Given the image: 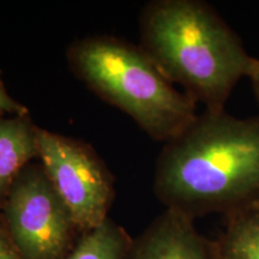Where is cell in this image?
I'll list each match as a JSON object with an SVG mask.
<instances>
[{
    "label": "cell",
    "instance_id": "52a82bcc",
    "mask_svg": "<svg viewBox=\"0 0 259 259\" xmlns=\"http://www.w3.org/2000/svg\"><path fill=\"white\" fill-rule=\"evenodd\" d=\"M37 130L29 114H0V210L21 170L38 158Z\"/></svg>",
    "mask_w": 259,
    "mask_h": 259
},
{
    "label": "cell",
    "instance_id": "5b68a950",
    "mask_svg": "<svg viewBox=\"0 0 259 259\" xmlns=\"http://www.w3.org/2000/svg\"><path fill=\"white\" fill-rule=\"evenodd\" d=\"M37 148L40 163L80 233L102 225L114 200V178L92 145L38 127Z\"/></svg>",
    "mask_w": 259,
    "mask_h": 259
},
{
    "label": "cell",
    "instance_id": "3957f363",
    "mask_svg": "<svg viewBox=\"0 0 259 259\" xmlns=\"http://www.w3.org/2000/svg\"><path fill=\"white\" fill-rule=\"evenodd\" d=\"M66 58L77 78L154 141L167 143L198 116L197 103L174 88L139 46L96 35L72 42Z\"/></svg>",
    "mask_w": 259,
    "mask_h": 259
},
{
    "label": "cell",
    "instance_id": "7c38bea8",
    "mask_svg": "<svg viewBox=\"0 0 259 259\" xmlns=\"http://www.w3.org/2000/svg\"><path fill=\"white\" fill-rule=\"evenodd\" d=\"M247 78H250L251 80L252 89H253L255 100H257V103L259 106V59H255L254 58V61L253 64H252V67Z\"/></svg>",
    "mask_w": 259,
    "mask_h": 259
},
{
    "label": "cell",
    "instance_id": "277c9868",
    "mask_svg": "<svg viewBox=\"0 0 259 259\" xmlns=\"http://www.w3.org/2000/svg\"><path fill=\"white\" fill-rule=\"evenodd\" d=\"M0 211L23 259H65L82 235L41 163L21 170Z\"/></svg>",
    "mask_w": 259,
    "mask_h": 259
},
{
    "label": "cell",
    "instance_id": "30bf717a",
    "mask_svg": "<svg viewBox=\"0 0 259 259\" xmlns=\"http://www.w3.org/2000/svg\"><path fill=\"white\" fill-rule=\"evenodd\" d=\"M6 113L11 115H25L29 114V109L27 106L22 105L10 95L0 72V114H6Z\"/></svg>",
    "mask_w": 259,
    "mask_h": 259
},
{
    "label": "cell",
    "instance_id": "7a4b0ae2",
    "mask_svg": "<svg viewBox=\"0 0 259 259\" xmlns=\"http://www.w3.org/2000/svg\"><path fill=\"white\" fill-rule=\"evenodd\" d=\"M138 46L171 84L208 112L225 111L254 58L216 10L202 0H154L139 18Z\"/></svg>",
    "mask_w": 259,
    "mask_h": 259
},
{
    "label": "cell",
    "instance_id": "ba28073f",
    "mask_svg": "<svg viewBox=\"0 0 259 259\" xmlns=\"http://www.w3.org/2000/svg\"><path fill=\"white\" fill-rule=\"evenodd\" d=\"M215 244L220 259H259V202L225 216Z\"/></svg>",
    "mask_w": 259,
    "mask_h": 259
},
{
    "label": "cell",
    "instance_id": "8fae6325",
    "mask_svg": "<svg viewBox=\"0 0 259 259\" xmlns=\"http://www.w3.org/2000/svg\"><path fill=\"white\" fill-rule=\"evenodd\" d=\"M0 259H23L12 241L2 211H0Z\"/></svg>",
    "mask_w": 259,
    "mask_h": 259
},
{
    "label": "cell",
    "instance_id": "9c48e42d",
    "mask_svg": "<svg viewBox=\"0 0 259 259\" xmlns=\"http://www.w3.org/2000/svg\"><path fill=\"white\" fill-rule=\"evenodd\" d=\"M132 242L134 238L124 227L108 218L97 228L83 233L65 259H126Z\"/></svg>",
    "mask_w": 259,
    "mask_h": 259
},
{
    "label": "cell",
    "instance_id": "6da1fadb",
    "mask_svg": "<svg viewBox=\"0 0 259 259\" xmlns=\"http://www.w3.org/2000/svg\"><path fill=\"white\" fill-rule=\"evenodd\" d=\"M154 193L166 209L190 219L223 216L259 202V115L198 114L164 143Z\"/></svg>",
    "mask_w": 259,
    "mask_h": 259
},
{
    "label": "cell",
    "instance_id": "8992f818",
    "mask_svg": "<svg viewBox=\"0 0 259 259\" xmlns=\"http://www.w3.org/2000/svg\"><path fill=\"white\" fill-rule=\"evenodd\" d=\"M126 259H220L215 240L200 234L194 220L164 209L134 239Z\"/></svg>",
    "mask_w": 259,
    "mask_h": 259
}]
</instances>
